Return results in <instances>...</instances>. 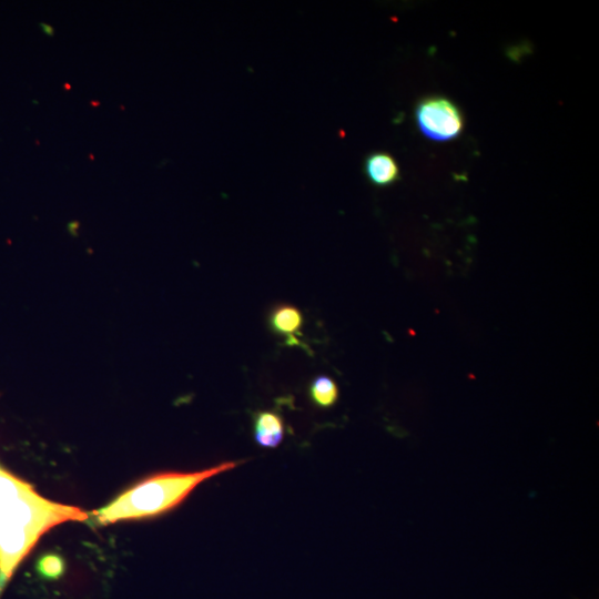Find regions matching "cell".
<instances>
[{
	"label": "cell",
	"instance_id": "obj_1",
	"mask_svg": "<svg viewBox=\"0 0 599 599\" xmlns=\"http://www.w3.org/2000/svg\"><path fill=\"white\" fill-rule=\"evenodd\" d=\"M88 518L79 507L47 499L30 484L0 468V597L44 532Z\"/></svg>",
	"mask_w": 599,
	"mask_h": 599
},
{
	"label": "cell",
	"instance_id": "obj_2",
	"mask_svg": "<svg viewBox=\"0 0 599 599\" xmlns=\"http://www.w3.org/2000/svg\"><path fill=\"white\" fill-rule=\"evenodd\" d=\"M227 460L196 471H164L153 475L92 512L99 525L141 519L170 511L182 504L203 481L238 467Z\"/></svg>",
	"mask_w": 599,
	"mask_h": 599
},
{
	"label": "cell",
	"instance_id": "obj_7",
	"mask_svg": "<svg viewBox=\"0 0 599 599\" xmlns=\"http://www.w3.org/2000/svg\"><path fill=\"white\" fill-rule=\"evenodd\" d=\"M308 395L316 406L328 408L336 403L338 398V388L331 377L319 375L309 384Z\"/></svg>",
	"mask_w": 599,
	"mask_h": 599
},
{
	"label": "cell",
	"instance_id": "obj_3",
	"mask_svg": "<svg viewBox=\"0 0 599 599\" xmlns=\"http://www.w3.org/2000/svg\"><path fill=\"white\" fill-rule=\"evenodd\" d=\"M416 120L420 131L436 141L455 139L464 126L460 110L443 97L422 100L416 108Z\"/></svg>",
	"mask_w": 599,
	"mask_h": 599
},
{
	"label": "cell",
	"instance_id": "obj_6",
	"mask_svg": "<svg viewBox=\"0 0 599 599\" xmlns=\"http://www.w3.org/2000/svg\"><path fill=\"white\" fill-rule=\"evenodd\" d=\"M364 171L368 180L378 186H386L399 177V169L395 159L384 152L369 154L364 163Z\"/></svg>",
	"mask_w": 599,
	"mask_h": 599
},
{
	"label": "cell",
	"instance_id": "obj_5",
	"mask_svg": "<svg viewBox=\"0 0 599 599\" xmlns=\"http://www.w3.org/2000/svg\"><path fill=\"white\" fill-rule=\"evenodd\" d=\"M270 325L275 334L283 335L290 345L298 344L295 337L303 325L302 313L292 305L281 304L273 308Z\"/></svg>",
	"mask_w": 599,
	"mask_h": 599
},
{
	"label": "cell",
	"instance_id": "obj_4",
	"mask_svg": "<svg viewBox=\"0 0 599 599\" xmlns=\"http://www.w3.org/2000/svg\"><path fill=\"white\" fill-rule=\"evenodd\" d=\"M253 434L258 446L264 448L277 447L284 437L282 417L270 410L256 412L253 416Z\"/></svg>",
	"mask_w": 599,
	"mask_h": 599
},
{
	"label": "cell",
	"instance_id": "obj_9",
	"mask_svg": "<svg viewBox=\"0 0 599 599\" xmlns=\"http://www.w3.org/2000/svg\"><path fill=\"white\" fill-rule=\"evenodd\" d=\"M40 27L42 28L43 32L48 35H52L53 34V29L51 26L47 24V23H40Z\"/></svg>",
	"mask_w": 599,
	"mask_h": 599
},
{
	"label": "cell",
	"instance_id": "obj_8",
	"mask_svg": "<svg viewBox=\"0 0 599 599\" xmlns=\"http://www.w3.org/2000/svg\"><path fill=\"white\" fill-rule=\"evenodd\" d=\"M62 561L54 556L44 557L39 564V570L47 577H57L62 572Z\"/></svg>",
	"mask_w": 599,
	"mask_h": 599
}]
</instances>
